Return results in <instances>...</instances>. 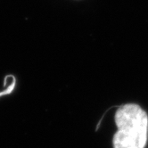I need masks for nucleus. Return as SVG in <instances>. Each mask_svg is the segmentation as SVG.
<instances>
[{
    "mask_svg": "<svg viewBox=\"0 0 148 148\" xmlns=\"http://www.w3.org/2000/svg\"><path fill=\"white\" fill-rule=\"evenodd\" d=\"M117 131L112 138L113 148H145L147 143L148 116L136 103H127L115 112Z\"/></svg>",
    "mask_w": 148,
    "mask_h": 148,
    "instance_id": "1",
    "label": "nucleus"
}]
</instances>
